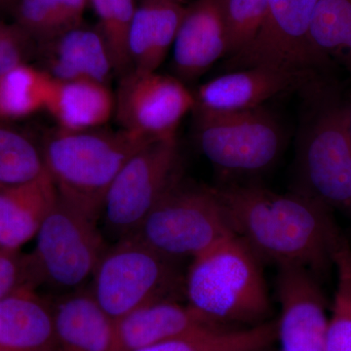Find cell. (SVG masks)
<instances>
[{
	"label": "cell",
	"mask_w": 351,
	"mask_h": 351,
	"mask_svg": "<svg viewBox=\"0 0 351 351\" xmlns=\"http://www.w3.org/2000/svg\"><path fill=\"white\" fill-rule=\"evenodd\" d=\"M233 232L258 258L322 271L341 237L329 208L301 193L278 195L258 186L217 189Z\"/></svg>",
	"instance_id": "obj_1"
},
{
	"label": "cell",
	"mask_w": 351,
	"mask_h": 351,
	"mask_svg": "<svg viewBox=\"0 0 351 351\" xmlns=\"http://www.w3.org/2000/svg\"><path fill=\"white\" fill-rule=\"evenodd\" d=\"M302 110L295 173L301 193L327 208H351V124L348 101L316 76L299 90Z\"/></svg>",
	"instance_id": "obj_2"
},
{
	"label": "cell",
	"mask_w": 351,
	"mask_h": 351,
	"mask_svg": "<svg viewBox=\"0 0 351 351\" xmlns=\"http://www.w3.org/2000/svg\"><path fill=\"white\" fill-rule=\"evenodd\" d=\"M123 129L66 131L41 140L46 172L58 195L92 219H100L104 200L122 166L145 143Z\"/></svg>",
	"instance_id": "obj_3"
},
{
	"label": "cell",
	"mask_w": 351,
	"mask_h": 351,
	"mask_svg": "<svg viewBox=\"0 0 351 351\" xmlns=\"http://www.w3.org/2000/svg\"><path fill=\"white\" fill-rule=\"evenodd\" d=\"M184 294L189 306L223 326H256L270 313L260 258L237 234L193 258L184 277Z\"/></svg>",
	"instance_id": "obj_4"
},
{
	"label": "cell",
	"mask_w": 351,
	"mask_h": 351,
	"mask_svg": "<svg viewBox=\"0 0 351 351\" xmlns=\"http://www.w3.org/2000/svg\"><path fill=\"white\" fill-rule=\"evenodd\" d=\"M232 234L217 189L180 176L129 239L179 261L198 257Z\"/></svg>",
	"instance_id": "obj_5"
},
{
	"label": "cell",
	"mask_w": 351,
	"mask_h": 351,
	"mask_svg": "<svg viewBox=\"0 0 351 351\" xmlns=\"http://www.w3.org/2000/svg\"><path fill=\"white\" fill-rule=\"evenodd\" d=\"M27 254L32 285L66 294L85 287L108 245L98 221L58 195Z\"/></svg>",
	"instance_id": "obj_6"
},
{
	"label": "cell",
	"mask_w": 351,
	"mask_h": 351,
	"mask_svg": "<svg viewBox=\"0 0 351 351\" xmlns=\"http://www.w3.org/2000/svg\"><path fill=\"white\" fill-rule=\"evenodd\" d=\"M178 261L135 239L108 245L97 265L90 293L112 321L152 302L176 300L184 292Z\"/></svg>",
	"instance_id": "obj_7"
},
{
	"label": "cell",
	"mask_w": 351,
	"mask_h": 351,
	"mask_svg": "<svg viewBox=\"0 0 351 351\" xmlns=\"http://www.w3.org/2000/svg\"><path fill=\"white\" fill-rule=\"evenodd\" d=\"M180 176L177 138L142 145L106 195L100 217L106 235L114 242L131 237Z\"/></svg>",
	"instance_id": "obj_8"
},
{
	"label": "cell",
	"mask_w": 351,
	"mask_h": 351,
	"mask_svg": "<svg viewBox=\"0 0 351 351\" xmlns=\"http://www.w3.org/2000/svg\"><path fill=\"white\" fill-rule=\"evenodd\" d=\"M193 112L201 152L225 174H257L271 167L280 156L282 128L263 108L239 112Z\"/></svg>",
	"instance_id": "obj_9"
},
{
	"label": "cell",
	"mask_w": 351,
	"mask_h": 351,
	"mask_svg": "<svg viewBox=\"0 0 351 351\" xmlns=\"http://www.w3.org/2000/svg\"><path fill=\"white\" fill-rule=\"evenodd\" d=\"M114 117L120 129L145 140L177 138L195 95L176 76L131 71L119 78Z\"/></svg>",
	"instance_id": "obj_10"
},
{
	"label": "cell",
	"mask_w": 351,
	"mask_h": 351,
	"mask_svg": "<svg viewBox=\"0 0 351 351\" xmlns=\"http://www.w3.org/2000/svg\"><path fill=\"white\" fill-rule=\"evenodd\" d=\"M319 0H269L262 27L245 49L228 58V71L270 66L317 73L323 68L309 44V27Z\"/></svg>",
	"instance_id": "obj_11"
},
{
	"label": "cell",
	"mask_w": 351,
	"mask_h": 351,
	"mask_svg": "<svg viewBox=\"0 0 351 351\" xmlns=\"http://www.w3.org/2000/svg\"><path fill=\"white\" fill-rule=\"evenodd\" d=\"M276 281L280 351H326V301L313 272L301 265H280Z\"/></svg>",
	"instance_id": "obj_12"
},
{
	"label": "cell",
	"mask_w": 351,
	"mask_h": 351,
	"mask_svg": "<svg viewBox=\"0 0 351 351\" xmlns=\"http://www.w3.org/2000/svg\"><path fill=\"white\" fill-rule=\"evenodd\" d=\"M317 73L255 66L228 71L201 85L193 112H239L263 108L265 101L302 89Z\"/></svg>",
	"instance_id": "obj_13"
},
{
	"label": "cell",
	"mask_w": 351,
	"mask_h": 351,
	"mask_svg": "<svg viewBox=\"0 0 351 351\" xmlns=\"http://www.w3.org/2000/svg\"><path fill=\"white\" fill-rule=\"evenodd\" d=\"M228 0H195L186 7L173 45L176 77L193 82L228 57Z\"/></svg>",
	"instance_id": "obj_14"
},
{
	"label": "cell",
	"mask_w": 351,
	"mask_h": 351,
	"mask_svg": "<svg viewBox=\"0 0 351 351\" xmlns=\"http://www.w3.org/2000/svg\"><path fill=\"white\" fill-rule=\"evenodd\" d=\"M41 68L59 82L92 80L108 84L115 76L105 39L96 27L84 24L38 44Z\"/></svg>",
	"instance_id": "obj_15"
},
{
	"label": "cell",
	"mask_w": 351,
	"mask_h": 351,
	"mask_svg": "<svg viewBox=\"0 0 351 351\" xmlns=\"http://www.w3.org/2000/svg\"><path fill=\"white\" fill-rule=\"evenodd\" d=\"M219 326L223 325L208 319L189 304L177 300L152 302L113 321L112 351H135Z\"/></svg>",
	"instance_id": "obj_16"
},
{
	"label": "cell",
	"mask_w": 351,
	"mask_h": 351,
	"mask_svg": "<svg viewBox=\"0 0 351 351\" xmlns=\"http://www.w3.org/2000/svg\"><path fill=\"white\" fill-rule=\"evenodd\" d=\"M0 351H57L50 299L25 286L0 301Z\"/></svg>",
	"instance_id": "obj_17"
},
{
	"label": "cell",
	"mask_w": 351,
	"mask_h": 351,
	"mask_svg": "<svg viewBox=\"0 0 351 351\" xmlns=\"http://www.w3.org/2000/svg\"><path fill=\"white\" fill-rule=\"evenodd\" d=\"M184 10L172 0H140L128 36L132 71L156 73L174 45Z\"/></svg>",
	"instance_id": "obj_18"
},
{
	"label": "cell",
	"mask_w": 351,
	"mask_h": 351,
	"mask_svg": "<svg viewBox=\"0 0 351 351\" xmlns=\"http://www.w3.org/2000/svg\"><path fill=\"white\" fill-rule=\"evenodd\" d=\"M57 196L47 173L24 184L0 186V249L21 251L36 237Z\"/></svg>",
	"instance_id": "obj_19"
},
{
	"label": "cell",
	"mask_w": 351,
	"mask_h": 351,
	"mask_svg": "<svg viewBox=\"0 0 351 351\" xmlns=\"http://www.w3.org/2000/svg\"><path fill=\"white\" fill-rule=\"evenodd\" d=\"M57 351H112L113 321L84 287L51 299Z\"/></svg>",
	"instance_id": "obj_20"
},
{
	"label": "cell",
	"mask_w": 351,
	"mask_h": 351,
	"mask_svg": "<svg viewBox=\"0 0 351 351\" xmlns=\"http://www.w3.org/2000/svg\"><path fill=\"white\" fill-rule=\"evenodd\" d=\"M114 96L108 84L92 80H54L45 110L58 128L85 131L105 125L114 115Z\"/></svg>",
	"instance_id": "obj_21"
},
{
	"label": "cell",
	"mask_w": 351,
	"mask_h": 351,
	"mask_svg": "<svg viewBox=\"0 0 351 351\" xmlns=\"http://www.w3.org/2000/svg\"><path fill=\"white\" fill-rule=\"evenodd\" d=\"M309 44L323 66L335 62L351 73V0L318 1Z\"/></svg>",
	"instance_id": "obj_22"
},
{
	"label": "cell",
	"mask_w": 351,
	"mask_h": 351,
	"mask_svg": "<svg viewBox=\"0 0 351 351\" xmlns=\"http://www.w3.org/2000/svg\"><path fill=\"white\" fill-rule=\"evenodd\" d=\"M54 80L43 69L22 64L0 75V119L14 122L45 110Z\"/></svg>",
	"instance_id": "obj_23"
},
{
	"label": "cell",
	"mask_w": 351,
	"mask_h": 351,
	"mask_svg": "<svg viewBox=\"0 0 351 351\" xmlns=\"http://www.w3.org/2000/svg\"><path fill=\"white\" fill-rule=\"evenodd\" d=\"M89 4V0H15L14 22L38 45L82 25Z\"/></svg>",
	"instance_id": "obj_24"
},
{
	"label": "cell",
	"mask_w": 351,
	"mask_h": 351,
	"mask_svg": "<svg viewBox=\"0 0 351 351\" xmlns=\"http://www.w3.org/2000/svg\"><path fill=\"white\" fill-rule=\"evenodd\" d=\"M0 119V186L34 181L46 174L40 142Z\"/></svg>",
	"instance_id": "obj_25"
},
{
	"label": "cell",
	"mask_w": 351,
	"mask_h": 351,
	"mask_svg": "<svg viewBox=\"0 0 351 351\" xmlns=\"http://www.w3.org/2000/svg\"><path fill=\"white\" fill-rule=\"evenodd\" d=\"M98 18L101 32L112 57L115 76L120 78L132 71L128 53V36L136 0H89Z\"/></svg>",
	"instance_id": "obj_26"
},
{
	"label": "cell",
	"mask_w": 351,
	"mask_h": 351,
	"mask_svg": "<svg viewBox=\"0 0 351 351\" xmlns=\"http://www.w3.org/2000/svg\"><path fill=\"white\" fill-rule=\"evenodd\" d=\"M337 288L328 319L326 351H351V246L341 235L332 253Z\"/></svg>",
	"instance_id": "obj_27"
},
{
	"label": "cell",
	"mask_w": 351,
	"mask_h": 351,
	"mask_svg": "<svg viewBox=\"0 0 351 351\" xmlns=\"http://www.w3.org/2000/svg\"><path fill=\"white\" fill-rule=\"evenodd\" d=\"M269 0H228V57L245 49L257 36L265 19Z\"/></svg>",
	"instance_id": "obj_28"
},
{
	"label": "cell",
	"mask_w": 351,
	"mask_h": 351,
	"mask_svg": "<svg viewBox=\"0 0 351 351\" xmlns=\"http://www.w3.org/2000/svg\"><path fill=\"white\" fill-rule=\"evenodd\" d=\"M256 326L242 330L207 328L135 351H225L250 338Z\"/></svg>",
	"instance_id": "obj_29"
},
{
	"label": "cell",
	"mask_w": 351,
	"mask_h": 351,
	"mask_svg": "<svg viewBox=\"0 0 351 351\" xmlns=\"http://www.w3.org/2000/svg\"><path fill=\"white\" fill-rule=\"evenodd\" d=\"M38 44L20 27L0 20V75L36 56Z\"/></svg>",
	"instance_id": "obj_30"
},
{
	"label": "cell",
	"mask_w": 351,
	"mask_h": 351,
	"mask_svg": "<svg viewBox=\"0 0 351 351\" xmlns=\"http://www.w3.org/2000/svg\"><path fill=\"white\" fill-rule=\"evenodd\" d=\"M25 286L34 287L27 254L0 249V301Z\"/></svg>",
	"instance_id": "obj_31"
},
{
	"label": "cell",
	"mask_w": 351,
	"mask_h": 351,
	"mask_svg": "<svg viewBox=\"0 0 351 351\" xmlns=\"http://www.w3.org/2000/svg\"><path fill=\"white\" fill-rule=\"evenodd\" d=\"M276 339V322H265L257 325L250 338L225 351H265Z\"/></svg>",
	"instance_id": "obj_32"
},
{
	"label": "cell",
	"mask_w": 351,
	"mask_h": 351,
	"mask_svg": "<svg viewBox=\"0 0 351 351\" xmlns=\"http://www.w3.org/2000/svg\"><path fill=\"white\" fill-rule=\"evenodd\" d=\"M3 1L5 2L7 7H10V8L12 9L13 3L15 0H3Z\"/></svg>",
	"instance_id": "obj_33"
},
{
	"label": "cell",
	"mask_w": 351,
	"mask_h": 351,
	"mask_svg": "<svg viewBox=\"0 0 351 351\" xmlns=\"http://www.w3.org/2000/svg\"><path fill=\"white\" fill-rule=\"evenodd\" d=\"M4 8H8V7H7L5 2H4L3 0H0V10H2V9Z\"/></svg>",
	"instance_id": "obj_34"
},
{
	"label": "cell",
	"mask_w": 351,
	"mask_h": 351,
	"mask_svg": "<svg viewBox=\"0 0 351 351\" xmlns=\"http://www.w3.org/2000/svg\"><path fill=\"white\" fill-rule=\"evenodd\" d=\"M348 105H350V124H351V100L348 101Z\"/></svg>",
	"instance_id": "obj_35"
},
{
	"label": "cell",
	"mask_w": 351,
	"mask_h": 351,
	"mask_svg": "<svg viewBox=\"0 0 351 351\" xmlns=\"http://www.w3.org/2000/svg\"><path fill=\"white\" fill-rule=\"evenodd\" d=\"M172 1L178 2V3H181L182 0H172Z\"/></svg>",
	"instance_id": "obj_36"
}]
</instances>
